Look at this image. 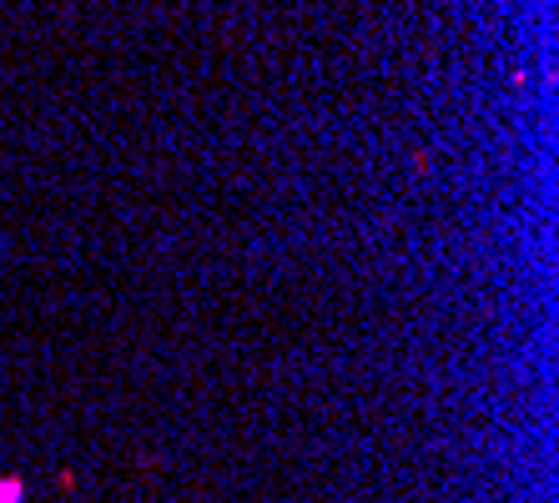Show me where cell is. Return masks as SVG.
<instances>
[{"instance_id":"1","label":"cell","mask_w":559,"mask_h":503,"mask_svg":"<svg viewBox=\"0 0 559 503\" xmlns=\"http://www.w3.org/2000/svg\"><path fill=\"white\" fill-rule=\"evenodd\" d=\"M26 489H21V478H0V503H21Z\"/></svg>"}]
</instances>
